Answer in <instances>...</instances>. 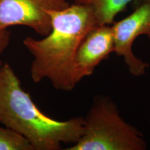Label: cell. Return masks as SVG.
Here are the masks:
<instances>
[{
	"label": "cell",
	"mask_w": 150,
	"mask_h": 150,
	"mask_svg": "<svg viewBox=\"0 0 150 150\" xmlns=\"http://www.w3.org/2000/svg\"><path fill=\"white\" fill-rule=\"evenodd\" d=\"M11 39V33L8 29H0V55L8 47Z\"/></svg>",
	"instance_id": "obj_9"
},
{
	"label": "cell",
	"mask_w": 150,
	"mask_h": 150,
	"mask_svg": "<svg viewBox=\"0 0 150 150\" xmlns=\"http://www.w3.org/2000/svg\"><path fill=\"white\" fill-rule=\"evenodd\" d=\"M144 4H150V0H134L133 2L131 3V6H132L133 8H135L138 6Z\"/></svg>",
	"instance_id": "obj_10"
},
{
	"label": "cell",
	"mask_w": 150,
	"mask_h": 150,
	"mask_svg": "<svg viewBox=\"0 0 150 150\" xmlns=\"http://www.w3.org/2000/svg\"><path fill=\"white\" fill-rule=\"evenodd\" d=\"M2 64H3L2 61H0V68H1V65H2Z\"/></svg>",
	"instance_id": "obj_11"
},
{
	"label": "cell",
	"mask_w": 150,
	"mask_h": 150,
	"mask_svg": "<svg viewBox=\"0 0 150 150\" xmlns=\"http://www.w3.org/2000/svg\"><path fill=\"white\" fill-rule=\"evenodd\" d=\"M52 30L42 39L27 37L23 44L33 56L30 73L33 81L48 79L56 89L71 91L74 79L75 56L84 36L98 25L93 10L73 4L62 10L49 11Z\"/></svg>",
	"instance_id": "obj_1"
},
{
	"label": "cell",
	"mask_w": 150,
	"mask_h": 150,
	"mask_svg": "<svg viewBox=\"0 0 150 150\" xmlns=\"http://www.w3.org/2000/svg\"><path fill=\"white\" fill-rule=\"evenodd\" d=\"M74 3L87 6L94 12L100 25H111L115 18L134 0H74Z\"/></svg>",
	"instance_id": "obj_7"
},
{
	"label": "cell",
	"mask_w": 150,
	"mask_h": 150,
	"mask_svg": "<svg viewBox=\"0 0 150 150\" xmlns=\"http://www.w3.org/2000/svg\"><path fill=\"white\" fill-rule=\"evenodd\" d=\"M149 122H150V117H149Z\"/></svg>",
	"instance_id": "obj_12"
},
{
	"label": "cell",
	"mask_w": 150,
	"mask_h": 150,
	"mask_svg": "<svg viewBox=\"0 0 150 150\" xmlns=\"http://www.w3.org/2000/svg\"><path fill=\"white\" fill-rule=\"evenodd\" d=\"M114 52L124 58L129 72L133 76L145 75L149 64L135 56L132 50L134 41L140 35L150 39V4H144L134 8L127 18L111 24Z\"/></svg>",
	"instance_id": "obj_5"
},
{
	"label": "cell",
	"mask_w": 150,
	"mask_h": 150,
	"mask_svg": "<svg viewBox=\"0 0 150 150\" xmlns=\"http://www.w3.org/2000/svg\"><path fill=\"white\" fill-rule=\"evenodd\" d=\"M0 124L25 137L34 150H59L61 144L72 145L84 133L85 119L64 121L49 117L37 107L8 63L0 68Z\"/></svg>",
	"instance_id": "obj_2"
},
{
	"label": "cell",
	"mask_w": 150,
	"mask_h": 150,
	"mask_svg": "<svg viewBox=\"0 0 150 150\" xmlns=\"http://www.w3.org/2000/svg\"><path fill=\"white\" fill-rule=\"evenodd\" d=\"M69 5L66 0H0V29L25 26L45 36L52 30L48 11L62 10Z\"/></svg>",
	"instance_id": "obj_4"
},
{
	"label": "cell",
	"mask_w": 150,
	"mask_h": 150,
	"mask_svg": "<svg viewBox=\"0 0 150 150\" xmlns=\"http://www.w3.org/2000/svg\"><path fill=\"white\" fill-rule=\"evenodd\" d=\"M0 150H34L25 137L13 129L0 126Z\"/></svg>",
	"instance_id": "obj_8"
},
{
	"label": "cell",
	"mask_w": 150,
	"mask_h": 150,
	"mask_svg": "<svg viewBox=\"0 0 150 150\" xmlns=\"http://www.w3.org/2000/svg\"><path fill=\"white\" fill-rule=\"evenodd\" d=\"M85 119L81 139L67 150H145L144 136L123 119L110 97L99 95Z\"/></svg>",
	"instance_id": "obj_3"
},
{
	"label": "cell",
	"mask_w": 150,
	"mask_h": 150,
	"mask_svg": "<svg viewBox=\"0 0 150 150\" xmlns=\"http://www.w3.org/2000/svg\"><path fill=\"white\" fill-rule=\"evenodd\" d=\"M114 52L111 25H98L86 33L79 46L74 63L76 84L82 79L93 74L95 67Z\"/></svg>",
	"instance_id": "obj_6"
}]
</instances>
